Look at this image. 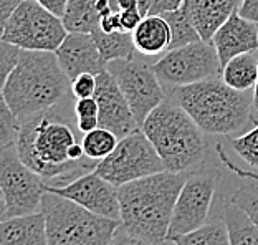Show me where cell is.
Returning <instances> with one entry per match:
<instances>
[{
  "label": "cell",
  "instance_id": "60d3db41",
  "mask_svg": "<svg viewBox=\"0 0 258 245\" xmlns=\"http://www.w3.org/2000/svg\"><path fill=\"white\" fill-rule=\"evenodd\" d=\"M253 109H255V113L258 114V80H256V83L253 86Z\"/></svg>",
  "mask_w": 258,
  "mask_h": 245
},
{
  "label": "cell",
  "instance_id": "5b68a950",
  "mask_svg": "<svg viewBox=\"0 0 258 245\" xmlns=\"http://www.w3.org/2000/svg\"><path fill=\"white\" fill-rule=\"evenodd\" d=\"M141 130L156 148L167 171H189L205 154L204 131L177 103H161L146 118Z\"/></svg>",
  "mask_w": 258,
  "mask_h": 245
},
{
  "label": "cell",
  "instance_id": "9c48e42d",
  "mask_svg": "<svg viewBox=\"0 0 258 245\" xmlns=\"http://www.w3.org/2000/svg\"><path fill=\"white\" fill-rule=\"evenodd\" d=\"M93 171L116 188H121L136 179L148 177L167 169L149 138L143 130H138L119 139L116 149L108 157L98 161Z\"/></svg>",
  "mask_w": 258,
  "mask_h": 245
},
{
  "label": "cell",
  "instance_id": "4fadbf2b",
  "mask_svg": "<svg viewBox=\"0 0 258 245\" xmlns=\"http://www.w3.org/2000/svg\"><path fill=\"white\" fill-rule=\"evenodd\" d=\"M45 191L67 197L95 214L121 220L119 188H116L95 171L75 177L72 182L63 186L45 182Z\"/></svg>",
  "mask_w": 258,
  "mask_h": 245
},
{
  "label": "cell",
  "instance_id": "7402d4cb",
  "mask_svg": "<svg viewBox=\"0 0 258 245\" xmlns=\"http://www.w3.org/2000/svg\"><path fill=\"white\" fill-rule=\"evenodd\" d=\"M91 35L106 63L113 60H131L134 58L136 45H134L131 32H103L101 28H96Z\"/></svg>",
  "mask_w": 258,
  "mask_h": 245
},
{
  "label": "cell",
  "instance_id": "836d02e7",
  "mask_svg": "<svg viewBox=\"0 0 258 245\" xmlns=\"http://www.w3.org/2000/svg\"><path fill=\"white\" fill-rule=\"evenodd\" d=\"M187 2V0H151V7L148 15H162L167 12L177 10L179 7Z\"/></svg>",
  "mask_w": 258,
  "mask_h": 245
},
{
  "label": "cell",
  "instance_id": "cb8c5ba5",
  "mask_svg": "<svg viewBox=\"0 0 258 245\" xmlns=\"http://www.w3.org/2000/svg\"><path fill=\"white\" fill-rule=\"evenodd\" d=\"M162 17L167 20L169 27H171V46H169V50L180 48V46H185L189 43L202 40L201 33H199L196 28V23L192 20L187 2L177 10L162 14Z\"/></svg>",
  "mask_w": 258,
  "mask_h": 245
},
{
  "label": "cell",
  "instance_id": "277c9868",
  "mask_svg": "<svg viewBox=\"0 0 258 245\" xmlns=\"http://www.w3.org/2000/svg\"><path fill=\"white\" fill-rule=\"evenodd\" d=\"M68 118L53 111L38 113L20 119V131L15 148L23 164H27L43 179L72 176V172L86 167L70 159L68 151L76 143L75 131Z\"/></svg>",
  "mask_w": 258,
  "mask_h": 245
},
{
  "label": "cell",
  "instance_id": "d6986e66",
  "mask_svg": "<svg viewBox=\"0 0 258 245\" xmlns=\"http://www.w3.org/2000/svg\"><path fill=\"white\" fill-rule=\"evenodd\" d=\"M119 10L116 0H70L63 15L68 33H93L109 12Z\"/></svg>",
  "mask_w": 258,
  "mask_h": 245
},
{
  "label": "cell",
  "instance_id": "ba28073f",
  "mask_svg": "<svg viewBox=\"0 0 258 245\" xmlns=\"http://www.w3.org/2000/svg\"><path fill=\"white\" fill-rule=\"evenodd\" d=\"M0 191H2V220L42 211L45 196L43 177L23 164L15 144L2 149Z\"/></svg>",
  "mask_w": 258,
  "mask_h": 245
},
{
  "label": "cell",
  "instance_id": "3957f363",
  "mask_svg": "<svg viewBox=\"0 0 258 245\" xmlns=\"http://www.w3.org/2000/svg\"><path fill=\"white\" fill-rule=\"evenodd\" d=\"M174 100L207 134L225 136L238 133L253 118V98L247 91L233 90L222 77L177 86L174 90Z\"/></svg>",
  "mask_w": 258,
  "mask_h": 245
},
{
  "label": "cell",
  "instance_id": "d6a6232c",
  "mask_svg": "<svg viewBox=\"0 0 258 245\" xmlns=\"http://www.w3.org/2000/svg\"><path fill=\"white\" fill-rule=\"evenodd\" d=\"M144 15L139 7L129 9V10H121V25L124 32H134L139 27V23L143 22Z\"/></svg>",
  "mask_w": 258,
  "mask_h": 245
},
{
  "label": "cell",
  "instance_id": "e0dca14e",
  "mask_svg": "<svg viewBox=\"0 0 258 245\" xmlns=\"http://www.w3.org/2000/svg\"><path fill=\"white\" fill-rule=\"evenodd\" d=\"M243 0H187L192 20L205 42H212L215 32L240 10Z\"/></svg>",
  "mask_w": 258,
  "mask_h": 245
},
{
  "label": "cell",
  "instance_id": "ac0fdd59",
  "mask_svg": "<svg viewBox=\"0 0 258 245\" xmlns=\"http://www.w3.org/2000/svg\"><path fill=\"white\" fill-rule=\"evenodd\" d=\"M0 245H48L45 214L40 211L2 220Z\"/></svg>",
  "mask_w": 258,
  "mask_h": 245
},
{
  "label": "cell",
  "instance_id": "8fae6325",
  "mask_svg": "<svg viewBox=\"0 0 258 245\" xmlns=\"http://www.w3.org/2000/svg\"><path fill=\"white\" fill-rule=\"evenodd\" d=\"M220 172L217 169L194 171L187 176L179 197L175 201L167 240H174L184 234L207 224L209 211L212 206Z\"/></svg>",
  "mask_w": 258,
  "mask_h": 245
},
{
  "label": "cell",
  "instance_id": "83f0119b",
  "mask_svg": "<svg viewBox=\"0 0 258 245\" xmlns=\"http://www.w3.org/2000/svg\"><path fill=\"white\" fill-rule=\"evenodd\" d=\"M230 201L237 204L240 209H243L248 217L253 220V224L258 227V186L248 184L237 189L233 192Z\"/></svg>",
  "mask_w": 258,
  "mask_h": 245
},
{
  "label": "cell",
  "instance_id": "44dd1931",
  "mask_svg": "<svg viewBox=\"0 0 258 245\" xmlns=\"http://www.w3.org/2000/svg\"><path fill=\"white\" fill-rule=\"evenodd\" d=\"M222 80L238 91H248L258 80V48L233 56L222 68Z\"/></svg>",
  "mask_w": 258,
  "mask_h": 245
},
{
  "label": "cell",
  "instance_id": "9a60e30c",
  "mask_svg": "<svg viewBox=\"0 0 258 245\" xmlns=\"http://www.w3.org/2000/svg\"><path fill=\"white\" fill-rule=\"evenodd\" d=\"M55 53L72 81L81 73L99 75L108 70L91 33H68Z\"/></svg>",
  "mask_w": 258,
  "mask_h": 245
},
{
  "label": "cell",
  "instance_id": "7a4b0ae2",
  "mask_svg": "<svg viewBox=\"0 0 258 245\" xmlns=\"http://www.w3.org/2000/svg\"><path fill=\"white\" fill-rule=\"evenodd\" d=\"M72 91V80L55 51L22 50L20 60L2 85V100L19 119L48 111Z\"/></svg>",
  "mask_w": 258,
  "mask_h": 245
},
{
  "label": "cell",
  "instance_id": "f1b7e54d",
  "mask_svg": "<svg viewBox=\"0 0 258 245\" xmlns=\"http://www.w3.org/2000/svg\"><path fill=\"white\" fill-rule=\"evenodd\" d=\"M0 139H2V149L7 146L15 144L17 136L20 131V119L10 111L7 103L2 100V119H0Z\"/></svg>",
  "mask_w": 258,
  "mask_h": 245
},
{
  "label": "cell",
  "instance_id": "f546056e",
  "mask_svg": "<svg viewBox=\"0 0 258 245\" xmlns=\"http://www.w3.org/2000/svg\"><path fill=\"white\" fill-rule=\"evenodd\" d=\"M20 55L22 48H19L17 45L5 42V40L0 42V81H2V85L7 81L9 75L14 72V68L20 60Z\"/></svg>",
  "mask_w": 258,
  "mask_h": 245
},
{
  "label": "cell",
  "instance_id": "d590c367",
  "mask_svg": "<svg viewBox=\"0 0 258 245\" xmlns=\"http://www.w3.org/2000/svg\"><path fill=\"white\" fill-rule=\"evenodd\" d=\"M109 245H152V243H149L148 240H143V238H139V237L127 234V232L122 229V232L118 230V234L114 235V238L111 240Z\"/></svg>",
  "mask_w": 258,
  "mask_h": 245
},
{
  "label": "cell",
  "instance_id": "30bf717a",
  "mask_svg": "<svg viewBox=\"0 0 258 245\" xmlns=\"http://www.w3.org/2000/svg\"><path fill=\"white\" fill-rule=\"evenodd\" d=\"M152 67L161 83L175 88L222 75L219 53L214 43L205 40L167 50Z\"/></svg>",
  "mask_w": 258,
  "mask_h": 245
},
{
  "label": "cell",
  "instance_id": "603a6c76",
  "mask_svg": "<svg viewBox=\"0 0 258 245\" xmlns=\"http://www.w3.org/2000/svg\"><path fill=\"white\" fill-rule=\"evenodd\" d=\"M224 222L230 235V245H258V227L247 212L232 201L225 204Z\"/></svg>",
  "mask_w": 258,
  "mask_h": 245
},
{
  "label": "cell",
  "instance_id": "4316f807",
  "mask_svg": "<svg viewBox=\"0 0 258 245\" xmlns=\"http://www.w3.org/2000/svg\"><path fill=\"white\" fill-rule=\"evenodd\" d=\"M232 146L235 149V153L245 162H248L251 167L258 169V121L251 130L243 133L242 136L233 138Z\"/></svg>",
  "mask_w": 258,
  "mask_h": 245
},
{
  "label": "cell",
  "instance_id": "7c38bea8",
  "mask_svg": "<svg viewBox=\"0 0 258 245\" xmlns=\"http://www.w3.org/2000/svg\"><path fill=\"white\" fill-rule=\"evenodd\" d=\"M108 72L118 81L121 91L131 106L139 128L146 118L166 101V95L157 78L154 67L139 60H113L108 63Z\"/></svg>",
  "mask_w": 258,
  "mask_h": 245
},
{
  "label": "cell",
  "instance_id": "2e32d148",
  "mask_svg": "<svg viewBox=\"0 0 258 245\" xmlns=\"http://www.w3.org/2000/svg\"><path fill=\"white\" fill-rule=\"evenodd\" d=\"M212 43L224 68L233 56L258 48V23L245 19L237 10L215 32Z\"/></svg>",
  "mask_w": 258,
  "mask_h": 245
},
{
  "label": "cell",
  "instance_id": "484cf974",
  "mask_svg": "<svg viewBox=\"0 0 258 245\" xmlns=\"http://www.w3.org/2000/svg\"><path fill=\"white\" fill-rule=\"evenodd\" d=\"M119 143V138L116 134L108 130V128L98 126L96 130H93L91 133H86L83 136V149L85 156L91 161H101L104 157H108L113 151L116 149V146Z\"/></svg>",
  "mask_w": 258,
  "mask_h": 245
},
{
  "label": "cell",
  "instance_id": "4dcf8cb0",
  "mask_svg": "<svg viewBox=\"0 0 258 245\" xmlns=\"http://www.w3.org/2000/svg\"><path fill=\"white\" fill-rule=\"evenodd\" d=\"M98 88V78L93 73H81L72 81V93L76 100L81 98H93Z\"/></svg>",
  "mask_w": 258,
  "mask_h": 245
},
{
  "label": "cell",
  "instance_id": "5bb4252c",
  "mask_svg": "<svg viewBox=\"0 0 258 245\" xmlns=\"http://www.w3.org/2000/svg\"><path fill=\"white\" fill-rule=\"evenodd\" d=\"M96 78L98 88L95 98L99 106V126L108 128L119 139L141 130L124 93L121 91L113 75L104 70L103 73L96 75Z\"/></svg>",
  "mask_w": 258,
  "mask_h": 245
},
{
  "label": "cell",
  "instance_id": "e575fe53",
  "mask_svg": "<svg viewBox=\"0 0 258 245\" xmlns=\"http://www.w3.org/2000/svg\"><path fill=\"white\" fill-rule=\"evenodd\" d=\"M99 28H101L103 32H119V30H122L121 10H113V12H109L108 15H104L101 19V25H99Z\"/></svg>",
  "mask_w": 258,
  "mask_h": 245
},
{
  "label": "cell",
  "instance_id": "52a82bcc",
  "mask_svg": "<svg viewBox=\"0 0 258 245\" xmlns=\"http://www.w3.org/2000/svg\"><path fill=\"white\" fill-rule=\"evenodd\" d=\"M67 35L61 17L51 14L37 0H22L2 28V40L32 51H56Z\"/></svg>",
  "mask_w": 258,
  "mask_h": 245
},
{
  "label": "cell",
  "instance_id": "6da1fadb",
  "mask_svg": "<svg viewBox=\"0 0 258 245\" xmlns=\"http://www.w3.org/2000/svg\"><path fill=\"white\" fill-rule=\"evenodd\" d=\"M185 179V172L162 171L121 186L122 229L152 245L167 242L175 201Z\"/></svg>",
  "mask_w": 258,
  "mask_h": 245
},
{
  "label": "cell",
  "instance_id": "ab89813d",
  "mask_svg": "<svg viewBox=\"0 0 258 245\" xmlns=\"http://www.w3.org/2000/svg\"><path fill=\"white\" fill-rule=\"evenodd\" d=\"M119 10H129V9H136L139 7V0H116Z\"/></svg>",
  "mask_w": 258,
  "mask_h": 245
},
{
  "label": "cell",
  "instance_id": "8992f818",
  "mask_svg": "<svg viewBox=\"0 0 258 245\" xmlns=\"http://www.w3.org/2000/svg\"><path fill=\"white\" fill-rule=\"evenodd\" d=\"M42 212L48 245H109L122 227L118 219L95 214L48 191H45Z\"/></svg>",
  "mask_w": 258,
  "mask_h": 245
},
{
  "label": "cell",
  "instance_id": "d4e9b609",
  "mask_svg": "<svg viewBox=\"0 0 258 245\" xmlns=\"http://www.w3.org/2000/svg\"><path fill=\"white\" fill-rule=\"evenodd\" d=\"M172 242L174 245H230V235L225 222H212L174 238Z\"/></svg>",
  "mask_w": 258,
  "mask_h": 245
},
{
  "label": "cell",
  "instance_id": "8d00e7d4",
  "mask_svg": "<svg viewBox=\"0 0 258 245\" xmlns=\"http://www.w3.org/2000/svg\"><path fill=\"white\" fill-rule=\"evenodd\" d=\"M238 14L251 22L258 23V0H243Z\"/></svg>",
  "mask_w": 258,
  "mask_h": 245
},
{
  "label": "cell",
  "instance_id": "1f68e13d",
  "mask_svg": "<svg viewBox=\"0 0 258 245\" xmlns=\"http://www.w3.org/2000/svg\"><path fill=\"white\" fill-rule=\"evenodd\" d=\"M75 116L76 119L80 118H99V106L96 98H81V100H76L75 103Z\"/></svg>",
  "mask_w": 258,
  "mask_h": 245
},
{
  "label": "cell",
  "instance_id": "74e56055",
  "mask_svg": "<svg viewBox=\"0 0 258 245\" xmlns=\"http://www.w3.org/2000/svg\"><path fill=\"white\" fill-rule=\"evenodd\" d=\"M20 2L22 0H0V25H2V28L10 19V15L15 12V9L20 5Z\"/></svg>",
  "mask_w": 258,
  "mask_h": 245
},
{
  "label": "cell",
  "instance_id": "ffe728a7",
  "mask_svg": "<svg viewBox=\"0 0 258 245\" xmlns=\"http://www.w3.org/2000/svg\"><path fill=\"white\" fill-rule=\"evenodd\" d=\"M136 50L143 55L166 53L171 46V27L162 15H146L133 32Z\"/></svg>",
  "mask_w": 258,
  "mask_h": 245
},
{
  "label": "cell",
  "instance_id": "f35d334b",
  "mask_svg": "<svg viewBox=\"0 0 258 245\" xmlns=\"http://www.w3.org/2000/svg\"><path fill=\"white\" fill-rule=\"evenodd\" d=\"M37 2L46 10H50L51 14H55L56 17H61L63 19L64 10H67V5L70 0H37Z\"/></svg>",
  "mask_w": 258,
  "mask_h": 245
}]
</instances>
